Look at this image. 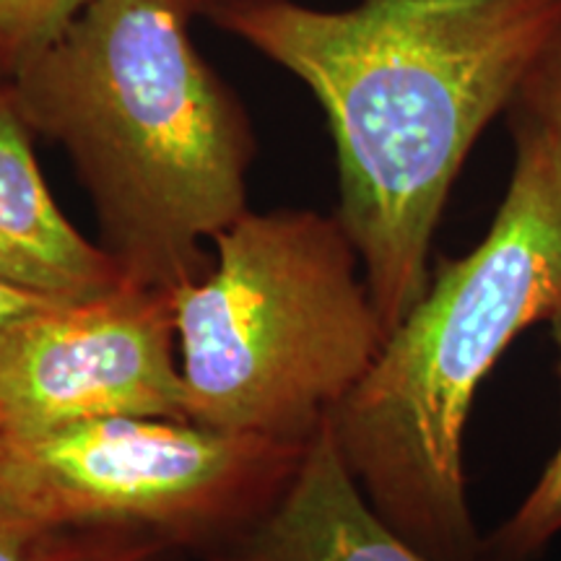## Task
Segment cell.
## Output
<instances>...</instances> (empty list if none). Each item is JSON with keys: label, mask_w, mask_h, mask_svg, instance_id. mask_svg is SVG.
Here are the masks:
<instances>
[{"label": "cell", "mask_w": 561, "mask_h": 561, "mask_svg": "<svg viewBox=\"0 0 561 561\" xmlns=\"http://www.w3.org/2000/svg\"><path fill=\"white\" fill-rule=\"evenodd\" d=\"M559 19L561 0H242L208 16L325 112L335 216L388 335L430 286L434 234L468 153Z\"/></svg>", "instance_id": "1"}, {"label": "cell", "mask_w": 561, "mask_h": 561, "mask_svg": "<svg viewBox=\"0 0 561 561\" xmlns=\"http://www.w3.org/2000/svg\"><path fill=\"white\" fill-rule=\"evenodd\" d=\"M191 21L180 0H89L5 79L30 130L68 153L123 278L167 294L206 273L203 244L250 208L255 159Z\"/></svg>", "instance_id": "2"}, {"label": "cell", "mask_w": 561, "mask_h": 561, "mask_svg": "<svg viewBox=\"0 0 561 561\" xmlns=\"http://www.w3.org/2000/svg\"><path fill=\"white\" fill-rule=\"evenodd\" d=\"M515 164L483 240L439 271L331 416L371 510L432 561H479L466 424L510 343L561 310V157L512 128Z\"/></svg>", "instance_id": "3"}, {"label": "cell", "mask_w": 561, "mask_h": 561, "mask_svg": "<svg viewBox=\"0 0 561 561\" xmlns=\"http://www.w3.org/2000/svg\"><path fill=\"white\" fill-rule=\"evenodd\" d=\"M172 291L187 419L307 445L388 341L339 216L248 208Z\"/></svg>", "instance_id": "4"}, {"label": "cell", "mask_w": 561, "mask_h": 561, "mask_svg": "<svg viewBox=\"0 0 561 561\" xmlns=\"http://www.w3.org/2000/svg\"><path fill=\"white\" fill-rule=\"evenodd\" d=\"M11 442L34 489L66 523L221 546L278 502L310 445L161 416L83 421Z\"/></svg>", "instance_id": "5"}, {"label": "cell", "mask_w": 561, "mask_h": 561, "mask_svg": "<svg viewBox=\"0 0 561 561\" xmlns=\"http://www.w3.org/2000/svg\"><path fill=\"white\" fill-rule=\"evenodd\" d=\"M115 416L187 419L172 294L123 284L50 305L0 346V430L9 437Z\"/></svg>", "instance_id": "6"}, {"label": "cell", "mask_w": 561, "mask_h": 561, "mask_svg": "<svg viewBox=\"0 0 561 561\" xmlns=\"http://www.w3.org/2000/svg\"><path fill=\"white\" fill-rule=\"evenodd\" d=\"M0 280L55 305H76L128 280L100 242L55 203L32 149V130L0 79Z\"/></svg>", "instance_id": "7"}, {"label": "cell", "mask_w": 561, "mask_h": 561, "mask_svg": "<svg viewBox=\"0 0 561 561\" xmlns=\"http://www.w3.org/2000/svg\"><path fill=\"white\" fill-rule=\"evenodd\" d=\"M216 561H432L371 510L335 445L331 419L301 455L289 486Z\"/></svg>", "instance_id": "8"}, {"label": "cell", "mask_w": 561, "mask_h": 561, "mask_svg": "<svg viewBox=\"0 0 561 561\" xmlns=\"http://www.w3.org/2000/svg\"><path fill=\"white\" fill-rule=\"evenodd\" d=\"M128 533L83 528L55 515L0 430V561H87Z\"/></svg>", "instance_id": "9"}, {"label": "cell", "mask_w": 561, "mask_h": 561, "mask_svg": "<svg viewBox=\"0 0 561 561\" xmlns=\"http://www.w3.org/2000/svg\"><path fill=\"white\" fill-rule=\"evenodd\" d=\"M551 339L557 346V371L561 382V310L553 314ZM561 533V439L557 453L546 462V468L517 504V510L504 525L489 538L486 549L491 561H528L538 557L546 546Z\"/></svg>", "instance_id": "10"}, {"label": "cell", "mask_w": 561, "mask_h": 561, "mask_svg": "<svg viewBox=\"0 0 561 561\" xmlns=\"http://www.w3.org/2000/svg\"><path fill=\"white\" fill-rule=\"evenodd\" d=\"M89 0H0V79L45 50Z\"/></svg>", "instance_id": "11"}, {"label": "cell", "mask_w": 561, "mask_h": 561, "mask_svg": "<svg viewBox=\"0 0 561 561\" xmlns=\"http://www.w3.org/2000/svg\"><path fill=\"white\" fill-rule=\"evenodd\" d=\"M507 112L512 128L536 133L561 157V19Z\"/></svg>", "instance_id": "12"}, {"label": "cell", "mask_w": 561, "mask_h": 561, "mask_svg": "<svg viewBox=\"0 0 561 561\" xmlns=\"http://www.w3.org/2000/svg\"><path fill=\"white\" fill-rule=\"evenodd\" d=\"M50 305H55V301L34 297V294H26L16 289V286L0 280V346H3L9 333L21 320H26L30 314L45 310V307Z\"/></svg>", "instance_id": "13"}, {"label": "cell", "mask_w": 561, "mask_h": 561, "mask_svg": "<svg viewBox=\"0 0 561 561\" xmlns=\"http://www.w3.org/2000/svg\"><path fill=\"white\" fill-rule=\"evenodd\" d=\"M164 549V543L153 541L149 536H138V533H128V536L117 538L102 551L87 561H157V557Z\"/></svg>", "instance_id": "14"}, {"label": "cell", "mask_w": 561, "mask_h": 561, "mask_svg": "<svg viewBox=\"0 0 561 561\" xmlns=\"http://www.w3.org/2000/svg\"><path fill=\"white\" fill-rule=\"evenodd\" d=\"M182 5H185V11L191 13V16H210L214 11L224 9V5H231V3H242V0H180Z\"/></svg>", "instance_id": "15"}]
</instances>
